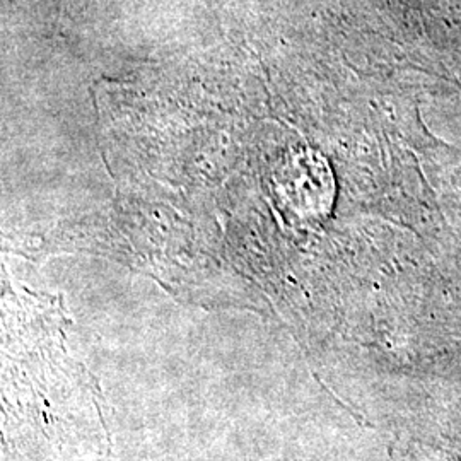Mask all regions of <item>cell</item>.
<instances>
[{"instance_id": "6da1fadb", "label": "cell", "mask_w": 461, "mask_h": 461, "mask_svg": "<svg viewBox=\"0 0 461 461\" xmlns=\"http://www.w3.org/2000/svg\"><path fill=\"white\" fill-rule=\"evenodd\" d=\"M274 190L285 215L312 221L327 215L333 203V178L321 156L312 150L294 152L280 163Z\"/></svg>"}]
</instances>
